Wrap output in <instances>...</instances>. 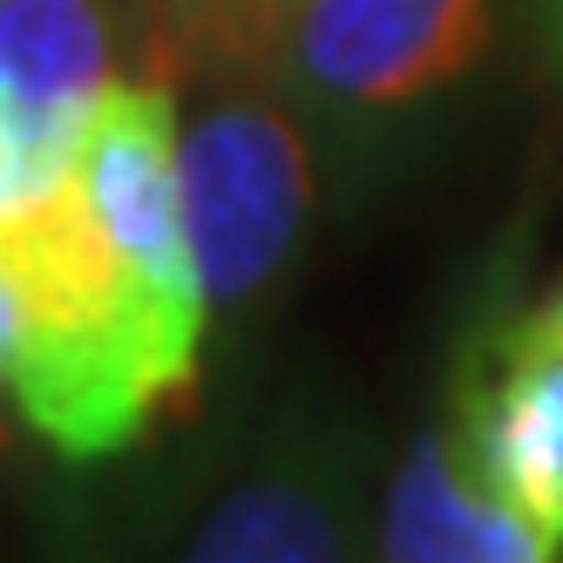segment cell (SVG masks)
Wrapping results in <instances>:
<instances>
[{
	"mask_svg": "<svg viewBox=\"0 0 563 563\" xmlns=\"http://www.w3.org/2000/svg\"><path fill=\"white\" fill-rule=\"evenodd\" d=\"M177 115V82H115L68 184L0 231V258L27 292L8 400L68 462L136 449L205 374L211 299L184 224Z\"/></svg>",
	"mask_w": 563,
	"mask_h": 563,
	"instance_id": "6da1fadb",
	"label": "cell"
},
{
	"mask_svg": "<svg viewBox=\"0 0 563 563\" xmlns=\"http://www.w3.org/2000/svg\"><path fill=\"white\" fill-rule=\"evenodd\" d=\"M516 0H292L265 75L312 130L340 205L455 143L496 89Z\"/></svg>",
	"mask_w": 563,
	"mask_h": 563,
	"instance_id": "7a4b0ae2",
	"label": "cell"
},
{
	"mask_svg": "<svg viewBox=\"0 0 563 563\" xmlns=\"http://www.w3.org/2000/svg\"><path fill=\"white\" fill-rule=\"evenodd\" d=\"M374 428L327 394L218 449L130 563H374Z\"/></svg>",
	"mask_w": 563,
	"mask_h": 563,
	"instance_id": "3957f363",
	"label": "cell"
},
{
	"mask_svg": "<svg viewBox=\"0 0 563 563\" xmlns=\"http://www.w3.org/2000/svg\"><path fill=\"white\" fill-rule=\"evenodd\" d=\"M197 109L177 115V184L197 278L211 299V340L286 286L299 265L327 170L299 109L272 89L265 68L197 75Z\"/></svg>",
	"mask_w": 563,
	"mask_h": 563,
	"instance_id": "277c9868",
	"label": "cell"
},
{
	"mask_svg": "<svg viewBox=\"0 0 563 563\" xmlns=\"http://www.w3.org/2000/svg\"><path fill=\"white\" fill-rule=\"evenodd\" d=\"M143 75L123 0H0V231L68 184L96 109Z\"/></svg>",
	"mask_w": 563,
	"mask_h": 563,
	"instance_id": "5b68a950",
	"label": "cell"
},
{
	"mask_svg": "<svg viewBox=\"0 0 563 563\" xmlns=\"http://www.w3.org/2000/svg\"><path fill=\"white\" fill-rule=\"evenodd\" d=\"M441 428L489 489L563 550V319L489 306L455 346Z\"/></svg>",
	"mask_w": 563,
	"mask_h": 563,
	"instance_id": "8992f818",
	"label": "cell"
},
{
	"mask_svg": "<svg viewBox=\"0 0 563 563\" xmlns=\"http://www.w3.org/2000/svg\"><path fill=\"white\" fill-rule=\"evenodd\" d=\"M374 563H563V550L462 462L449 428L428 421L380 482Z\"/></svg>",
	"mask_w": 563,
	"mask_h": 563,
	"instance_id": "52a82bcc",
	"label": "cell"
},
{
	"mask_svg": "<svg viewBox=\"0 0 563 563\" xmlns=\"http://www.w3.org/2000/svg\"><path fill=\"white\" fill-rule=\"evenodd\" d=\"M286 8L292 0H170L156 75H164V82H197V75L258 68L278 21H286Z\"/></svg>",
	"mask_w": 563,
	"mask_h": 563,
	"instance_id": "ba28073f",
	"label": "cell"
},
{
	"mask_svg": "<svg viewBox=\"0 0 563 563\" xmlns=\"http://www.w3.org/2000/svg\"><path fill=\"white\" fill-rule=\"evenodd\" d=\"M130 8V21H136V34H143V75H156V48H164V8L170 0H123ZM164 82V75H156Z\"/></svg>",
	"mask_w": 563,
	"mask_h": 563,
	"instance_id": "9c48e42d",
	"label": "cell"
},
{
	"mask_svg": "<svg viewBox=\"0 0 563 563\" xmlns=\"http://www.w3.org/2000/svg\"><path fill=\"white\" fill-rule=\"evenodd\" d=\"M530 14H537V27H543V48H550V62L563 68V0H530Z\"/></svg>",
	"mask_w": 563,
	"mask_h": 563,
	"instance_id": "30bf717a",
	"label": "cell"
},
{
	"mask_svg": "<svg viewBox=\"0 0 563 563\" xmlns=\"http://www.w3.org/2000/svg\"><path fill=\"white\" fill-rule=\"evenodd\" d=\"M543 306H550V312H556V319H563V278H556V292H550V299H543Z\"/></svg>",
	"mask_w": 563,
	"mask_h": 563,
	"instance_id": "8fae6325",
	"label": "cell"
}]
</instances>
